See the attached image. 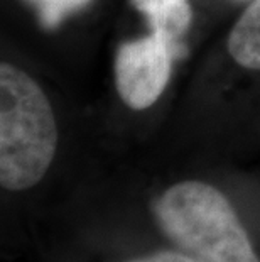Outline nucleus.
<instances>
[{"mask_svg":"<svg viewBox=\"0 0 260 262\" xmlns=\"http://www.w3.org/2000/svg\"><path fill=\"white\" fill-rule=\"evenodd\" d=\"M184 58L178 44L154 29L117 42L108 100L93 108L103 159L137 152L159 137L176 103V66Z\"/></svg>","mask_w":260,"mask_h":262,"instance_id":"4","label":"nucleus"},{"mask_svg":"<svg viewBox=\"0 0 260 262\" xmlns=\"http://www.w3.org/2000/svg\"><path fill=\"white\" fill-rule=\"evenodd\" d=\"M142 149L102 161L51 219L159 238L201 262H260V169Z\"/></svg>","mask_w":260,"mask_h":262,"instance_id":"1","label":"nucleus"},{"mask_svg":"<svg viewBox=\"0 0 260 262\" xmlns=\"http://www.w3.org/2000/svg\"><path fill=\"white\" fill-rule=\"evenodd\" d=\"M252 0H196L198 41H203L213 29L223 26Z\"/></svg>","mask_w":260,"mask_h":262,"instance_id":"7","label":"nucleus"},{"mask_svg":"<svg viewBox=\"0 0 260 262\" xmlns=\"http://www.w3.org/2000/svg\"><path fill=\"white\" fill-rule=\"evenodd\" d=\"M17 5L34 27L59 39L64 32H86L102 20L108 0H17Z\"/></svg>","mask_w":260,"mask_h":262,"instance_id":"6","label":"nucleus"},{"mask_svg":"<svg viewBox=\"0 0 260 262\" xmlns=\"http://www.w3.org/2000/svg\"><path fill=\"white\" fill-rule=\"evenodd\" d=\"M32 254L37 262H201L159 238L76 219L44 225Z\"/></svg>","mask_w":260,"mask_h":262,"instance_id":"5","label":"nucleus"},{"mask_svg":"<svg viewBox=\"0 0 260 262\" xmlns=\"http://www.w3.org/2000/svg\"><path fill=\"white\" fill-rule=\"evenodd\" d=\"M103 159L93 108L80 107L54 66L2 41L0 56V247L32 254L37 233Z\"/></svg>","mask_w":260,"mask_h":262,"instance_id":"2","label":"nucleus"},{"mask_svg":"<svg viewBox=\"0 0 260 262\" xmlns=\"http://www.w3.org/2000/svg\"><path fill=\"white\" fill-rule=\"evenodd\" d=\"M147 149L233 163L260 154V0L221 27Z\"/></svg>","mask_w":260,"mask_h":262,"instance_id":"3","label":"nucleus"}]
</instances>
